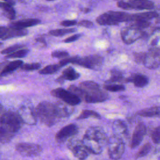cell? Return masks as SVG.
I'll use <instances>...</instances> for the list:
<instances>
[{
	"mask_svg": "<svg viewBox=\"0 0 160 160\" xmlns=\"http://www.w3.org/2000/svg\"><path fill=\"white\" fill-rule=\"evenodd\" d=\"M22 121L18 112L1 110L0 141L2 144L9 142L21 129Z\"/></svg>",
	"mask_w": 160,
	"mask_h": 160,
	"instance_id": "obj_1",
	"label": "cell"
},
{
	"mask_svg": "<svg viewBox=\"0 0 160 160\" xmlns=\"http://www.w3.org/2000/svg\"><path fill=\"white\" fill-rule=\"evenodd\" d=\"M82 141L91 153L99 154L108 143V139L101 127L91 126L86 130Z\"/></svg>",
	"mask_w": 160,
	"mask_h": 160,
	"instance_id": "obj_2",
	"label": "cell"
},
{
	"mask_svg": "<svg viewBox=\"0 0 160 160\" xmlns=\"http://www.w3.org/2000/svg\"><path fill=\"white\" fill-rule=\"evenodd\" d=\"M104 59L101 56L93 54L84 57L72 56L61 60L59 63L62 66H65L68 64H76L84 68L92 69L99 70L102 66Z\"/></svg>",
	"mask_w": 160,
	"mask_h": 160,
	"instance_id": "obj_3",
	"label": "cell"
},
{
	"mask_svg": "<svg viewBox=\"0 0 160 160\" xmlns=\"http://www.w3.org/2000/svg\"><path fill=\"white\" fill-rule=\"evenodd\" d=\"M38 118L47 126H52L59 119L54 104L48 101L39 102L36 108Z\"/></svg>",
	"mask_w": 160,
	"mask_h": 160,
	"instance_id": "obj_4",
	"label": "cell"
},
{
	"mask_svg": "<svg viewBox=\"0 0 160 160\" xmlns=\"http://www.w3.org/2000/svg\"><path fill=\"white\" fill-rule=\"evenodd\" d=\"M131 14L122 11H108L99 15L96 22L100 25H116L122 22H130Z\"/></svg>",
	"mask_w": 160,
	"mask_h": 160,
	"instance_id": "obj_5",
	"label": "cell"
},
{
	"mask_svg": "<svg viewBox=\"0 0 160 160\" xmlns=\"http://www.w3.org/2000/svg\"><path fill=\"white\" fill-rule=\"evenodd\" d=\"M108 152L111 159H118L124 152L125 145L121 137L113 134L108 141Z\"/></svg>",
	"mask_w": 160,
	"mask_h": 160,
	"instance_id": "obj_6",
	"label": "cell"
},
{
	"mask_svg": "<svg viewBox=\"0 0 160 160\" xmlns=\"http://www.w3.org/2000/svg\"><path fill=\"white\" fill-rule=\"evenodd\" d=\"M67 147L72 152L74 156L79 159L87 158L91 153L84 146L82 141L77 138L70 139L67 142Z\"/></svg>",
	"mask_w": 160,
	"mask_h": 160,
	"instance_id": "obj_7",
	"label": "cell"
},
{
	"mask_svg": "<svg viewBox=\"0 0 160 160\" xmlns=\"http://www.w3.org/2000/svg\"><path fill=\"white\" fill-rule=\"evenodd\" d=\"M146 35L144 31L130 26L123 28L121 32L122 40L126 44H131L138 39L144 38Z\"/></svg>",
	"mask_w": 160,
	"mask_h": 160,
	"instance_id": "obj_8",
	"label": "cell"
},
{
	"mask_svg": "<svg viewBox=\"0 0 160 160\" xmlns=\"http://www.w3.org/2000/svg\"><path fill=\"white\" fill-rule=\"evenodd\" d=\"M16 149L21 156L25 157L38 156L42 151L40 145L31 142H19L16 145Z\"/></svg>",
	"mask_w": 160,
	"mask_h": 160,
	"instance_id": "obj_9",
	"label": "cell"
},
{
	"mask_svg": "<svg viewBox=\"0 0 160 160\" xmlns=\"http://www.w3.org/2000/svg\"><path fill=\"white\" fill-rule=\"evenodd\" d=\"M82 100L88 103H98L106 101L109 98L108 92L101 88L90 90H84Z\"/></svg>",
	"mask_w": 160,
	"mask_h": 160,
	"instance_id": "obj_10",
	"label": "cell"
},
{
	"mask_svg": "<svg viewBox=\"0 0 160 160\" xmlns=\"http://www.w3.org/2000/svg\"><path fill=\"white\" fill-rule=\"evenodd\" d=\"M51 93L53 96L58 98L61 99L62 101H64L65 102L72 106L78 104L81 101V99L78 96L71 92L68 89L66 90L61 88L52 90Z\"/></svg>",
	"mask_w": 160,
	"mask_h": 160,
	"instance_id": "obj_11",
	"label": "cell"
},
{
	"mask_svg": "<svg viewBox=\"0 0 160 160\" xmlns=\"http://www.w3.org/2000/svg\"><path fill=\"white\" fill-rule=\"evenodd\" d=\"M143 64L149 69L159 68L160 66V49L151 48L146 52Z\"/></svg>",
	"mask_w": 160,
	"mask_h": 160,
	"instance_id": "obj_12",
	"label": "cell"
},
{
	"mask_svg": "<svg viewBox=\"0 0 160 160\" xmlns=\"http://www.w3.org/2000/svg\"><path fill=\"white\" fill-rule=\"evenodd\" d=\"M18 113L24 123L29 125H34L37 122V114L36 109L30 106L23 105L20 107Z\"/></svg>",
	"mask_w": 160,
	"mask_h": 160,
	"instance_id": "obj_13",
	"label": "cell"
},
{
	"mask_svg": "<svg viewBox=\"0 0 160 160\" xmlns=\"http://www.w3.org/2000/svg\"><path fill=\"white\" fill-rule=\"evenodd\" d=\"M28 31L26 29L16 28L12 27L1 26L0 28V38L1 40H6L8 39L24 36L27 35Z\"/></svg>",
	"mask_w": 160,
	"mask_h": 160,
	"instance_id": "obj_14",
	"label": "cell"
},
{
	"mask_svg": "<svg viewBox=\"0 0 160 160\" xmlns=\"http://www.w3.org/2000/svg\"><path fill=\"white\" fill-rule=\"evenodd\" d=\"M78 132V128L74 124H69L61 128L55 136L56 141L63 142L70 137L75 135Z\"/></svg>",
	"mask_w": 160,
	"mask_h": 160,
	"instance_id": "obj_15",
	"label": "cell"
},
{
	"mask_svg": "<svg viewBox=\"0 0 160 160\" xmlns=\"http://www.w3.org/2000/svg\"><path fill=\"white\" fill-rule=\"evenodd\" d=\"M146 133V127L142 122H139L133 132L132 138L130 142V147L134 149L138 146L142 142Z\"/></svg>",
	"mask_w": 160,
	"mask_h": 160,
	"instance_id": "obj_16",
	"label": "cell"
},
{
	"mask_svg": "<svg viewBox=\"0 0 160 160\" xmlns=\"http://www.w3.org/2000/svg\"><path fill=\"white\" fill-rule=\"evenodd\" d=\"M54 106L59 119L70 116L74 111L72 106L65 102L64 101H58L54 103Z\"/></svg>",
	"mask_w": 160,
	"mask_h": 160,
	"instance_id": "obj_17",
	"label": "cell"
},
{
	"mask_svg": "<svg viewBox=\"0 0 160 160\" xmlns=\"http://www.w3.org/2000/svg\"><path fill=\"white\" fill-rule=\"evenodd\" d=\"M130 9H152L154 7V4L149 0H128Z\"/></svg>",
	"mask_w": 160,
	"mask_h": 160,
	"instance_id": "obj_18",
	"label": "cell"
},
{
	"mask_svg": "<svg viewBox=\"0 0 160 160\" xmlns=\"http://www.w3.org/2000/svg\"><path fill=\"white\" fill-rule=\"evenodd\" d=\"M23 62L21 60H16L8 62H4V65H2L1 64V71L0 75L1 77L5 76L8 75L9 74H11L12 72L15 71L19 68H21V66L22 65Z\"/></svg>",
	"mask_w": 160,
	"mask_h": 160,
	"instance_id": "obj_19",
	"label": "cell"
},
{
	"mask_svg": "<svg viewBox=\"0 0 160 160\" xmlns=\"http://www.w3.org/2000/svg\"><path fill=\"white\" fill-rule=\"evenodd\" d=\"M41 22V21L36 18H29L22 19L19 21H17L15 22H12L9 24V26L20 28V29H25L28 27H31L36 26Z\"/></svg>",
	"mask_w": 160,
	"mask_h": 160,
	"instance_id": "obj_20",
	"label": "cell"
},
{
	"mask_svg": "<svg viewBox=\"0 0 160 160\" xmlns=\"http://www.w3.org/2000/svg\"><path fill=\"white\" fill-rule=\"evenodd\" d=\"M128 82H131L136 87L143 88L149 82L148 78L142 74H135L127 78Z\"/></svg>",
	"mask_w": 160,
	"mask_h": 160,
	"instance_id": "obj_21",
	"label": "cell"
},
{
	"mask_svg": "<svg viewBox=\"0 0 160 160\" xmlns=\"http://www.w3.org/2000/svg\"><path fill=\"white\" fill-rule=\"evenodd\" d=\"M112 130L114 134L120 137L126 136L128 134V128L125 122L120 119L115 120L112 123Z\"/></svg>",
	"mask_w": 160,
	"mask_h": 160,
	"instance_id": "obj_22",
	"label": "cell"
},
{
	"mask_svg": "<svg viewBox=\"0 0 160 160\" xmlns=\"http://www.w3.org/2000/svg\"><path fill=\"white\" fill-rule=\"evenodd\" d=\"M111 78L106 81V84L109 83H122L128 82L127 78L123 76L122 72L118 69L111 70Z\"/></svg>",
	"mask_w": 160,
	"mask_h": 160,
	"instance_id": "obj_23",
	"label": "cell"
},
{
	"mask_svg": "<svg viewBox=\"0 0 160 160\" xmlns=\"http://www.w3.org/2000/svg\"><path fill=\"white\" fill-rule=\"evenodd\" d=\"M158 14L155 11H147L141 13L131 14V21H149L152 18H157Z\"/></svg>",
	"mask_w": 160,
	"mask_h": 160,
	"instance_id": "obj_24",
	"label": "cell"
},
{
	"mask_svg": "<svg viewBox=\"0 0 160 160\" xmlns=\"http://www.w3.org/2000/svg\"><path fill=\"white\" fill-rule=\"evenodd\" d=\"M138 116L142 117H157L160 116V107L158 106H153L141 109L136 113Z\"/></svg>",
	"mask_w": 160,
	"mask_h": 160,
	"instance_id": "obj_25",
	"label": "cell"
},
{
	"mask_svg": "<svg viewBox=\"0 0 160 160\" xmlns=\"http://www.w3.org/2000/svg\"><path fill=\"white\" fill-rule=\"evenodd\" d=\"M1 8L2 10L4 15L9 19H14L16 16V12L12 7V4L4 1L1 2Z\"/></svg>",
	"mask_w": 160,
	"mask_h": 160,
	"instance_id": "obj_26",
	"label": "cell"
},
{
	"mask_svg": "<svg viewBox=\"0 0 160 160\" xmlns=\"http://www.w3.org/2000/svg\"><path fill=\"white\" fill-rule=\"evenodd\" d=\"M61 76L64 79V80L74 81L80 77V74L78 73L73 68L69 66L63 70Z\"/></svg>",
	"mask_w": 160,
	"mask_h": 160,
	"instance_id": "obj_27",
	"label": "cell"
},
{
	"mask_svg": "<svg viewBox=\"0 0 160 160\" xmlns=\"http://www.w3.org/2000/svg\"><path fill=\"white\" fill-rule=\"evenodd\" d=\"M61 67H62L61 65L59 62L58 64H49L46 66L44 68L41 69V70H39V73L40 74H43V75L51 74L57 72Z\"/></svg>",
	"mask_w": 160,
	"mask_h": 160,
	"instance_id": "obj_28",
	"label": "cell"
},
{
	"mask_svg": "<svg viewBox=\"0 0 160 160\" xmlns=\"http://www.w3.org/2000/svg\"><path fill=\"white\" fill-rule=\"evenodd\" d=\"M149 45L151 48L160 49V30L157 29L153 32L150 38Z\"/></svg>",
	"mask_w": 160,
	"mask_h": 160,
	"instance_id": "obj_29",
	"label": "cell"
},
{
	"mask_svg": "<svg viewBox=\"0 0 160 160\" xmlns=\"http://www.w3.org/2000/svg\"><path fill=\"white\" fill-rule=\"evenodd\" d=\"M89 118H94L96 119H100L101 116L97 112L92 110H83L82 112L76 118L78 120L84 119Z\"/></svg>",
	"mask_w": 160,
	"mask_h": 160,
	"instance_id": "obj_30",
	"label": "cell"
},
{
	"mask_svg": "<svg viewBox=\"0 0 160 160\" xmlns=\"http://www.w3.org/2000/svg\"><path fill=\"white\" fill-rule=\"evenodd\" d=\"M76 31L75 28H63V29H56L51 30L49 32V34L54 36H62L65 34L74 32Z\"/></svg>",
	"mask_w": 160,
	"mask_h": 160,
	"instance_id": "obj_31",
	"label": "cell"
},
{
	"mask_svg": "<svg viewBox=\"0 0 160 160\" xmlns=\"http://www.w3.org/2000/svg\"><path fill=\"white\" fill-rule=\"evenodd\" d=\"M104 88L106 91H109L111 92H119L123 91L125 90L126 87L122 84H116V83H109L106 84L104 86Z\"/></svg>",
	"mask_w": 160,
	"mask_h": 160,
	"instance_id": "obj_32",
	"label": "cell"
},
{
	"mask_svg": "<svg viewBox=\"0 0 160 160\" xmlns=\"http://www.w3.org/2000/svg\"><path fill=\"white\" fill-rule=\"evenodd\" d=\"M29 53V49L26 48H21L19 49L12 53L7 54L6 56V58H21L26 56V55Z\"/></svg>",
	"mask_w": 160,
	"mask_h": 160,
	"instance_id": "obj_33",
	"label": "cell"
},
{
	"mask_svg": "<svg viewBox=\"0 0 160 160\" xmlns=\"http://www.w3.org/2000/svg\"><path fill=\"white\" fill-rule=\"evenodd\" d=\"M152 145L149 142L144 144L136 154V158H140L146 156L151 150Z\"/></svg>",
	"mask_w": 160,
	"mask_h": 160,
	"instance_id": "obj_34",
	"label": "cell"
},
{
	"mask_svg": "<svg viewBox=\"0 0 160 160\" xmlns=\"http://www.w3.org/2000/svg\"><path fill=\"white\" fill-rule=\"evenodd\" d=\"M131 22H132L130 24V26L138 28L142 31L144 29L148 28L151 24L149 21H134Z\"/></svg>",
	"mask_w": 160,
	"mask_h": 160,
	"instance_id": "obj_35",
	"label": "cell"
},
{
	"mask_svg": "<svg viewBox=\"0 0 160 160\" xmlns=\"http://www.w3.org/2000/svg\"><path fill=\"white\" fill-rule=\"evenodd\" d=\"M24 46H25L22 44H16L9 46V47L4 49L3 50H2L1 54H9L12 53L19 49L23 48Z\"/></svg>",
	"mask_w": 160,
	"mask_h": 160,
	"instance_id": "obj_36",
	"label": "cell"
},
{
	"mask_svg": "<svg viewBox=\"0 0 160 160\" xmlns=\"http://www.w3.org/2000/svg\"><path fill=\"white\" fill-rule=\"evenodd\" d=\"M41 67V64L38 62H32V63H25L22 64L21 66V69L24 71H34L39 69Z\"/></svg>",
	"mask_w": 160,
	"mask_h": 160,
	"instance_id": "obj_37",
	"label": "cell"
},
{
	"mask_svg": "<svg viewBox=\"0 0 160 160\" xmlns=\"http://www.w3.org/2000/svg\"><path fill=\"white\" fill-rule=\"evenodd\" d=\"M151 139L154 144L160 143V126L154 129L151 134Z\"/></svg>",
	"mask_w": 160,
	"mask_h": 160,
	"instance_id": "obj_38",
	"label": "cell"
},
{
	"mask_svg": "<svg viewBox=\"0 0 160 160\" xmlns=\"http://www.w3.org/2000/svg\"><path fill=\"white\" fill-rule=\"evenodd\" d=\"M69 53L66 51H54L51 52V56L52 58H62L64 57L68 56Z\"/></svg>",
	"mask_w": 160,
	"mask_h": 160,
	"instance_id": "obj_39",
	"label": "cell"
},
{
	"mask_svg": "<svg viewBox=\"0 0 160 160\" xmlns=\"http://www.w3.org/2000/svg\"><path fill=\"white\" fill-rule=\"evenodd\" d=\"M145 57L144 52H134V61L138 63H143L144 59Z\"/></svg>",
	"mask_w": 160,
	"mask_h": 160,
	"instance_id": "obj_40",
	"label": "cell"
},
{
	"mask_svg": "<svg viewBox=\"0 0 160 160\" xmlns=\"http://www.w3.org/2000/svg\"><path fill=\"white\" fill-rule=\"evenodd\" d=\"M78 25L86 28H91L93 26V22L89 20H82L78 22Z\"/></svg>",
	"mask_w": 160,
	"mask_h": 160,
	"instance_id": "obj_41",
	"label": "cell"
},
{
	"mask_svg": "<svg viewBox=\"0 0 160 160\" xmlns=\"http://www.w3.org/2000/svg\"><path fill=\"white\" fill-rule=\"evenodd\" d=\"M61 25L65 27H69L72 26L74 25H76L78 24L77 21L76 20H64L61 22Z\"/></svg>",
	"mask_w": 160,
	"mask_h": 160,
	"instance_id": "obj_42",
	"label": "cell"
},
{
	"mask_svg": "<svg viewBox=\"0 0 160 160\" xmlns=\"http://www.w3.org/2000/svg\"><path fill=\"white\" fill-rule=\"evenodd\" d=\"M80 37H81L80 34H74V35H72L71 36H69V37L67 38L66 39H65L64 40V42H66V43L72 42H74L75 41H77Z\"/></svg>",
	"mask_w": 160,
	"mask_h": 160,
	"instance_id": "obj_43",
	"label": "cell"
},
{
	"mask_svg": "<svg viewBox=\"0 0 160 160\" xmlns=\"http://www.w3.org/2000/svg\"><path fill=\"white\" fill-rule=\"evenodd\" d=\"M35 41L39 43H41L43 45V46H46V40L44 39V38L42 36H38L36 39H35Z\"/></svg>",
	"mask_w": 160,
	"mask_h": 160,
	"instance_id": "obj_44",
	"label": "cell"
},
{
	"mask_svg": "<svg viewBox=\"0 0 160 160\" xmlns=\"http://www.w3.org/2000/svg\"><path fill=\"white\" fill-rule=\"evenodd\" d=\"M155 105L154 106H158L160 107V96L155 97Z\"/></svg>",
	"mask_w": 160,
	"mask_h": 160,
	"instance_id": "obj_45",
	"label": "cell"
},
{
	"mask_svg": "<svg viewBox=\"0 0 160 160\" xmlns=\"http://www.w3.org/2000/svg\"><path fill=\"white\" fill-rule=\"evenodd\" d=\"M4 1H6V2H9V3H11V4H12V5L14 4V1L13 0H4Z\"/></svg>",
	"mask_w": 160,
	"mask_h": 160,
	"instance_id": "obj_46",
	"label": "cell"
},
{
	"mask_svg": "<svg viewBox=\"0 0 160 160\" xmlns=\"http://www.w3.org/2000/svg\"><path fill=\"white\" fill-rule=\"evenodd\" d=\"M89 11H90V9H88V8H86V9H84V12H86H86H88Z\"/></svg>",
	"mask_w": 160,
	"mask_h": 160,
	"instance_id": "obj_47",
	"label": "cell"
},
{
	"mask_svg": "<svg viewBox=\"0 0 160 160\" xmlns=\"http://www.w3.org/2000/svg\"><path fill=\"white\" fill-rule=\"evenodd\" d=\"M156 22H158L160 23V18H158V19H157V21H156Z\"/></svg>",
	"mask_w": 160,
	"mask_h": 160,
	"instance_id": "obj_48",
	"label": "cell"
},
{
	"mask_svg": "<svg viewBox=\"0 0 160 160\" xmlns=\"http://www.w3.org/2000/svg\"><path fill=\"white\" fill-rule=\"evenodd\" d=\"M47 1H55V0H47Z\"/></svg>",
	"mask_w": 160,
	"mask_h": 160,
	"instance_id": "obj_49",
	"label": "cell"
},
{
	"mask_svg": "<svg viewBox=\"0 0 160 160\" xmlns=\"http://www.w3.org/2000/svg\"><path fill=\"white\" fill-rule=\"evenodd\" d=\"M115 1H122V0H115Z\"/></svg>",
	"mask_w": 160,
	"mask_h": 160,
	"instance_id": "obj_50",
	"label": "cell"
},
{
	"mask_svg": "<svg viewBox=\"0 0 160 160\" xmlns=\"http://www.w3.org/2000/svg\"><path fill=\"white\" fill-rule=\"evenodd\" d=\"M159 159H160V157H159Z\"/></svg>",
	"mask_w": 160,
	"mask_h": 160,
	"instance_id": "obj_51",
	"label": "cell"
}]
</instances>
